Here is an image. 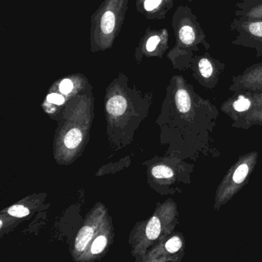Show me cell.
<instances>
[{"mask_svg":"<svg viewBox=\"0 0 262 262\" xmlns=\"http://www.w3.org/2000/svg\"><path fill=\"white\" fill-rule=\"evenodd\" d=\"M176 43L169 50L167 58L173 68L179 71L190 70L194 53L200 50V46L209 50L211 45L197 16L188 6H180L172 17Z\"/></svg>","mask_w":262,"mask_h":262,"instance_id":"6da1fadb","label":"cell"},{"mask_svg":"<svg viewBox=\"0 0 262 262\" xmlns=\"http://www.w3.org/2000/svg\"><path fill=\"white\" fill-rule=\"evenodd\" d=\"M129 0H104L91 17L90 47L93 53L106 51L119 36Z\"/></svg>","mask_w":262,"mask_h":262,"instance_id":"7a4b0ae2","label":"cell"},{"mask_svg":"<svg viewBox=\"0 0 262 262\" xmlns=\"http://www.w3.org/2000/svg\"><path fill=\"white\" fill-rule=\"evenodd\" d=\"M257 151H250L241 156L229 168L216 190L214 210H220L248 183L257 165Z\"/></svg>","mask_w":262,"mask_h":262,"instance_id":"3957f363","label":"cell"},{"mask_svg":"<svg viewBox=\"0 0 262 262\" xmlns=\"http://www.w3.org/2000/svg\"><path fill=\"white\" fill-rule=\"evenodd\" d=\"M230 27L235 33V39L231 42L233 45L252 49L257 58L261 57L262 19L236 16Z\"/></svg>","mask_w":262,"mask_h":262,"instance_id":"277c9868","label":"cell"},{"mask_svg":"<svg viewBox=\"0 0 262 262\" xmlns=\"http://www.w3.org/2000/svg\"><path fill=\"white\" fill-rule=\"evenodd\" d=\"M225 62L213 57L208 51L201 56H194L190 70L193 78L204 88L214 90L225 70Z\"/></svg>","mask_w":262,"mask_h":262,"instance_id":"5b68a950","label":"cell"},{"mask_svg":"<svg viewBox=\"0 0 262 262\" xmlns=\"http://www.w3.org/2000/svg\"><path fill=\"white\" fill-rule=\"evenodd\" d=\"M168 35L166 29L151 30L148 29L136 49L135 58L138 62L145 57L162 58L168 48Z\"/></svg>","mask_w":262,"mask_h":262,"instance_id":"8992f818","label":"cell"},{"mask_svg":"<svg viewBox=\"0 0 262 262\" xmlns=\"http://www.w3.org/2000/svg\"><path fill=\"white\" fill-rule=\"evenodd\" d=\"M222 103L221 111L234 122L242 119L256 107L254 92L238 90Z\"/></svg>","mask_w":262,"mask_h":262,"instance_id":"52a82bcc","label":"cell"},{"mask_svg":"<svg viewBox=\"0 0 262 262\" xmlns=\"http://www.w3.org/2000/svg\"><path fill=\"white\" fill-rule=\"evenodd\" d=\"M231 92L245 90L257 92L262 90V62L254 64L244 70L241 74L234 76L229 85Z\"/></svg>","mask_w":262,"mask_h":262,"instance_id":"ba28073f","label":"cell"},{"mask_svg":"<svg viewBox=\"0 0 262 262\" xmlns=\"http://www.w3.org/2000/svg\"><path fill=\"white\" fill-rule=\"evenodd\" d=\"M174 0H137L138 11L148 19H164L172 9Z\"/></svg>","mask_w":262,"mask_h":262,"instance_id":"9c48e42d","label":"cell"},{"mask_svg":"<svg viewBox=\"0 0 262 262\" xmlns=\"http://www.w3.org/2000/svg\"><path fill=\"white\" fill-rule=\"evenodd\" d=\"M236 7V16L262 19V0H240Z\"/></svg>","mask_w":262,"mask_h":262,"instance_id":"30bf717a","label":"cell"},{"mask_svg":"<svg viewBox=\"0 0 262 262\" xmlns=\"http://www.w3.org/2000/svg\"><path fill=\"white\" fill-rule=\"evenodd\" d=\"M253 125L262 127V108H254L245 117L232 123V126L234 128H241L244 129H248Z\"/></svg>","mask_w":262,"mask_h":262,"instance_id":"8fae6325","label":"cell"},{"mask_svg":"<svg viewBox=\"0 0 262 262\" xmlns=\"http://www.w3.org/2000/svg\"><path fill=\"white\" fill-rule=\"evenodd\" d=\"M127 108V101L124 96L116 95L108 99L106 103V110L110 115L117 116L125 113Z\"/></svg>","mask_w":262,"mask_h":262,"instance_id":"7c38bea8","label":"cell"},{"mask_svg":"<svg viewBox=\"0 0 262 262\" xmlns=\"http://www.w3.org/2000/svg\"><path fill=\"white\" fill-rule=\"evenodd\" d=\"M93 228L90 226H85L79 231L76 239V248L77 251H82L88 245L93 237Z\"/></svg>","mask_w":262,"mask_h":262,"instance_id":"4fadbf2b","label":"cell"},{"mask_svg":"<svg viewBox=\"0 0 262 262\" xmlns=\"http://www.w3.org/2000/svg\"><path fill=\"white\" fill-rule=\"evenodd\" d=\"M162 231V224L160 219L156 216H153L149 222L145 230L147 237L150 240H156L160 235Z\"/></svg>","mask_w":262,"mask_h":262,"instance_id":"5bb4252c","label":"cell"},{"mask_svg":"<svg viewBox=\"0 0 262 262\" xmlns=\"http://www.w3.org/2000/svg\"><path fill=\"white\" fill-rule=\"evenodd\" d=\"M82 135L80 130L78 129V128H73L66 135L64 143H65L67 148L73 149L80 144V142H82Z\"/></svg>","mask_w":262,"mask_h":262,"instance_id":"9a60e30c","label":"cell"},{"mask_svg":"<svg viewBox=\"0 0 262 262\" xmlns=\"http://www.w3.org/2000/svg\"><path fill=\"white\" fill-rule=\"evenodd\" d=\"M184 245L183 239L180 236L176 235L167 241L165 248L169 254H174L183 250Z\"/></svg>","mask_w":262,"mask_h":262,"instance_id":"2e32d148","label":"cell"},{"mask_svg":"<svg viewBox=\"0 0 262 262\" xmlns=\"http://www.w3.org/2000/svg\"><path fill=\"white\" fill-rule=\"evenodd\" d=\"M151 174L156 179H170L174 177V171L167 165H159L152 168Z\"/></svg>","mask_w":262,"mask_h":262,"instance_id":"e0dca14e","label":"cell"},{"mask_svg":"<svg viewBox=\"0 0 262 262\" xmlns=\"http://www.w3.org/2000/svg\"><path fill=\"white\" fill-rule=\"evenodd\" d=\"M107 239L105 236H99L93 242L92 245L91 251L93 254H99L103 251L106 246Z\"/></svg>","mask_w":262,"mask_h":262,"instance_id":"ac0fdd59","label":"cell"},{"mask_svg":"<svg viewBox=\"0 0 262 262\" xmlns=\"http://www.w3.org/2000/svg\"><path fill=\"white\" fill-rule=\"evenodd\" d=\"M59 91L62 94L68 95L73 92L74 89V82L71 78H65L62 79L59 85Z\"/></svg>","mask_w":262,"mask_h":262,"instance_id":"d6986e66","label":"cell"},{"mask_svg":"<svg viewBox=\"0 0 262 262\" xmlns=\"http://www.w3.org/2000/svg\"><path fill=\"white\" fill-rule=\"evenodd\" d=\"M8 212L10 215L16 217H25V216L28 215L30 214V211H29L28 208L23 206V205H14V206H12L8 210Z\"/></svg>","mask_w":262,"mask_h":262,"instance_id":"ffe728a7","label":"cell"},{"mask_svg":"<svg viewBox=\"0 0 262 262\" xmlns=\"http://www.w3.org/2000/svg\"><path fill=\"white\" fill-rule=\"evenodd\" d=\"M47 101L51 103L56 104V105H62L65 102V98L62 94L59 93H51L47 96Z\"/></svg>","mask_w":262,"mask_h":262,"instance_id":"44dd1931","label":"cell"},{"mask_svg":"<svg viewBox=\"0 0 262 262\" xmlns=\"http://www.w3.org/2000/svg\"><path fill=\"white\" fill-rule=\"evenodd\" d=\"M254 99H255L257 108H262V90L260 91L254 92Z\"/></svg>","mask_w":262,"mask_h":262,"instance_id":"7402d4cb","label":"cell"}]
</instances>
